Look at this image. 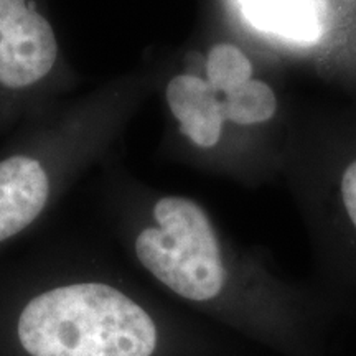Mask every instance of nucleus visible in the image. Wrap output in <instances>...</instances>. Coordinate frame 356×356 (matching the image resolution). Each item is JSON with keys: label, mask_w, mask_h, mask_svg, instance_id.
Segmentation results:
<instances>
[{"label": "nucleus", "mask_w": 356, "mask_h": 356, "mask_svg": "<svg viewBox=\"0 0 356 356\" xmlns=\"http://www.w3.org/2000/svg\"><path fill=\"white\" fill-rule=\"evenodd\" d=\"M238 338L106 280H71L0 317V356H241Z\"/></svg>", "instance_id": "f257e3e1"}, {"label": "nucleus", "mask_w": 356, "mask_h": 356, "mask_svg": "<svg viewBox=\"0 0 356 356\" xmlns=\"http://www.w3.org/2000/svg\"><path fill=\"white\" fill-rule=\"evenodd\" d=\"M58 56L51 25L30 0H0V83L26 88L50 73Z\"/></svg>", "instance_id": "f03ea898"}, {"label": "nucleus", "mask_w": 356, "mask_h": 356, "mask_svg": "<svg viewBox=\"0 0 356 356\" xmlns=\"http://www.w3.org/2000/svg\"><path fill=\"white\" fill-rule=\"evenodd\" d=\"M50 181L42 163L25 155L0 162V244L15 238L42 215Z\"/></svg>", "instance_id": "7ed1b4c3"}, {"label": "nucleus", "mask_w": 356, "mask_h": 356, "mask_svg": "<svg viewBox=\"0 0 356 356\" xmlns=\"http://www.w3.org/2000/svg\"><path fill=\"white\" fill-rule=\"evenodd\" d=\"M167 102L181 132L198 147H213L221 136L222 102L207 79L178 74L167 86Z\"/></svg>", "instance_id": "20e7f679"}, {"label": "nucleus", "mask_w": 356, "mask_h": 356, "mask_svg": "<svg viewBox=\"0 0 356 356\" xmlns=\"http://www.w3.org/2000/svg\"><path fill=\"white\" fill-rule=\"evenodd\" d=\"M249 24L261 32L292 42L312 43L322 35L315 0H236Z\"/></svg>", "instance_id": "39448f33"}, {"label": "nucleus", "mask_w": 356, "mask_h": 356, "mask_svg": "<svg viewBox=\"0 0 356 356\" xmlns=\"http://www.w3.org/2000/svg\"><path fill=\"white\" fill-rule=\"evenodd\" d=\"M225 96L226 99L222 102L225 119L239 126L269 121L277 109L273 89L266 83L252 78Z\"/></svg>", "instance_id": "423d86ee"}, {"label": "nucleus", "mask_w": 356, "mask_h": 356, "mask_svg": "<svg viewBox=\"0 0 356 356\" xmlns=\"http://www.w3.org/2000/svg\"><path fill=\"white\" fill-rule=\"evenodd\" d=\"M207 74V81L216 92L228 95L251 79L252 65L238 47L220 43L213 47L208 55Z\"/></svg>", "instance_id": "0eeeda50"}, {"label": "nucleus", "mask_w": 356, "mask_h": 356, "mask_svg": "<svg viewBox=\"0 0 356 356\" xmlns=\"http://www.w3.org/2000/svg\"><path fill=\"white\" fill-rule=\"evenodd\" d=\"M341 202H343L346 220L356 238V162L346 168L341 180Z\"/></svg>", "instance_id": "6e6552de"}]
</instances>
